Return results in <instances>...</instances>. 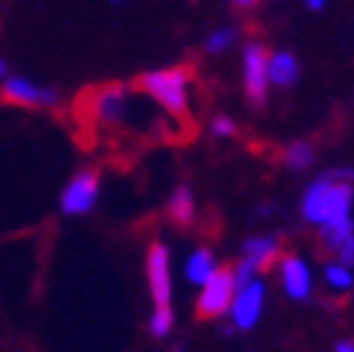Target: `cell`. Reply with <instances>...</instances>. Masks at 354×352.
I'll return each mask as SVG.
<instances>
[{"mask_svg": "<svg viewBox=\"0 0 354 352\" xmlns=\"http://www.w3.org/2000/svg\"><path fill=\"white\" fill-rule=\"evenodd\" d=\"M354 172L351 169H335L324 178H318L313 186L304 192L301 211L313 226H337L351 220V200H354Z\"/></svg>", "mask_w": 354, "mask_h": 352, "instance_id": "1", "label": "cell"}, {"mask_svg": "<svg viewBox=\"0 0 354 352\" xmlns=\"http://www.w3.org/2000/svg\"><path fill=\"white\" fill-rule=\"evenodd\" d=\"M138 85L144 94H149L171 116H186L189 110V71L186 68L149 71L138 79Z\"/></svg>", "mask_w": 354, "mask_h": 352, "instance_id": "2", "label": "cell"}, {"mask_svg": "<svg viewBox=\"0 0 354 352\" xmlns=\"http://www.w3.org/2000/svg\"><path fill=\"white\" fill-rule=\"evenodd\" d=\"M200 299H197V313L203 319H216L225 310H231V301L236 293V282H234V271L216 268L205 285H200Z\"/></svg>", "mask_w": 354, "mask_h": 352, "instance_id": "3", "label": "cell"}, {"mask_svg": "<svg viewBox=\"0 0 354 352\" xmlns=\"http://www.w3.org/2000/svg\"><path fill=\"white\" fill-rule=\"evenodd\" d=\"M276 254H279V240L276 237H250L245 243V259L239 262L236 271H234L236 288L250 282L261 268H268L270 262L276 259Z\"/></svg>", "mask_w": 354, "mask_h": 352, "instance_id": "4", "label": "cell"}, {"mask_svg": "<svg viewBox=\"0 0 354 352\" xmlns=\"http://www.w3.org/2000/svg\"><path fill=\"white\" fill-rule=\"evenodd\" d=\"M268 60H270L268 51L259 42H248L245 46V91L253 105H264V99H268V85H270Z\"/></svg>", "mask_w": 354, "mask_h": 352, "instance_id": "5", "label": "cell"}, {"mask_svg": "<svg viewBox=\"0 0 354 352\" xmlns=\"http://www.w3.org/2000/svg\"><path fill=\"white\" fill-rule=\"evenodd\" d=\"M261 301H264V285L259 279H250L236 288L234 301H231V322L239 330H250L259 322L261 313Z\"/></svg>", "mask_w": 354, "mask_h": 352, "instance_id": "6", "label": "cell"}, {"mask_svg": "<svg viewBox=\"0 0 354 352\" xmlns=\"http://www.w3.org/2000/svg\"><path fill=\"white\" fill-rule=\"evenodd\" d=\"M147 276H149V290L155 299V307H166L171 299V274H169V248L155 243L147 256Z\"/></svg>", "mask_w": 354, "mask_h": 352, "instance_id": "7", "label": "cell"}, {"mask_svg": "<svg viewBox=\"0 0 354 352\" xmlns=\"http://www.w3.org/2000/svg\"><path fill=\"white\" fill-rule=\"evenodd\" d=\"M99 195V178L93 172H79L62 192V211L65 214H84L91 211Z\"/></svg>", "mask_w": 354, "mask_h": 352, "instance_id": "8", "label": "cell"}, {"mask_svg": "<svg viewBox=\"0 0 354 352\" xmlns=\"http://www.w3.org/2000/svg\"><path fill=\"white\" fill-rule=\"evenodd\" d=\"M127 102H129L127 87H121V85L102 87V91H96L91 96V113H93V118H99L104 124H118L127 116Z\"/></svg>", "mask_w": 354, "mask_h": 352, "instance_id": "9", "label": "cell"}, {"mask_svg": "<svg viewBox=\"0 0 354 352\" xmlns=\"http://www.w3.org/2000/svg\"><path fill=\"white\" fill-rule=\"evenodd\" d=\"M3 96L20 105H54L57 102V94L51 87H42L26 76H9L3 82Z\"/></svg>", "mask_w": 354, "mask_h": 352, "instance_id": "10", "label": "cell"}, {"mask_svg": "<svg viewBox=\"0 0 354 352\" xmlns=\"http://www.w3.org/2000/svg\"><path fill=\"white\" fill-rule=\"evenodd\" d=\"M281 282L287 296L292 299H306L309 290H313V276H309L306 262L298 256H284L281 259Z\"/></svg>", "mask_w": 354, "mask_h": 352, "instance_id": "11", "label": "cell"}, {"mask_svg": "<svg viewBox=\"0 0 354 352\" xmlns=\"http://www.w3.org/2000/svg\"><path fill=\"white\" fill-rule=\"evenodd\" d=\"M214 271H216L214 254L205 251V248H197V251L186 259V279H189L192 285H205Z\"/></svg>", "mask_w": 354, "mask_h": 352, "instance_id": "12", "label": "cell"}, {"mask_svg": "<svg viewBox=\"0 0 354 352\" xmlns=\"http://www.w3.org/2000/svg\"><path fill=\"white\" fill-rule=\"evenodd\" d=\"M268 76H270V82H276V85H292L295 76H298V62H295V57L287 54V51L273 54V57L268 60Z\"/></svg>", "mask_w": 354, "mask_h": 352, "instance_id": "13", "label": "cell"}, {"mask_svg": "<svg viewBox=\"0 0 354 352\" xmlns=\"http://www.w3.org/2000/svg\"><path fill=\"white\" fill-rule=\"evenodd\" d=\"M169 211H171V217H174L180 226H189L192 220H194V197H192V192L183 189V186L174 189L171 203H169Z\"/></svg>", "mask_w": 354, "mask_h": 352, "instance_id": "14", "label": "cell"}, {"mask_svg": "<svg viewBox=\"0 0 354 352\" xmlns=\"http://www.w3.org/2000/svg\"><path fill=\"white\" fill-rule=\"evenodd\" d=\"M284 158H287V164H290L292 169H306L309 164H313L315 152H313V144H309V141H292V144L287 147Z\"/></svg>", "mask_w": 354, "mask_h": 352, "instance_id": "15", "label": "cell"}, {"mask_svg": "<svg viewBox=\"0 0 354 352\" xmlns=\"http://www.w3.org/2000/svg\"><path fill=\"white\" fill-rule=\"evenodd\" d=\"M171 327H174L171 304H166V307H155V313H152V319H149V330H152V335H155V338H166V335L171 333Z\"/></svg>", "mask_w": 354, "mask_h": 352, "instance_id": "16", "label": "cell"}, {"mask_svg": "<svg viewBox=\"0 0 354 352\" xmlns=\"http://www.w3.org/2000/svg\"><path fill=\"white\" fill-rule=\"evenodd\" d=\"M321 234H324L326 245L332 251H337L348 237H354V223H351V220H346V223H337V226H326V229H321Z\"/></svg>", "mask_w": 354, "mask_h": 352, "instance_id": "17", "label": "cell"}, {"mask_svg": "<svg viewBox=\"0 0 354 352\" xmlns=\"http://www.w3.org/2000/svg\"><path fill=\"white\" fill-rule=\"evenodd\" d=\"M324 276H326V285H329L332 290H348V288L354 285L351 271H348L346 265H340V262H335V265H326Z\"/></svg>", "mask_w": 354, "mask_h": 352, "instance_id": "18", "label": "cell"}, {"mask_svg": "<svg viewBox=\"0 0 354 352\" xmlns=\"http://www.w3.org/2000/svg\"><path fill=\"white\" fill-rule=\"evenodd\" d=\"M234 39H236V31H234V28H216V31L205 39V49H208L211 54H219V51H225Z\"/></svg>", "mask_w": 354, "mask_h": 352, "instance_id": "19", "label": "cell"}, {"mask_svg": "<svg viewBox=\"0 0 354 352\" xmlns=\"http://www.w3.org/2000/svg\"><path fill=\"white\" fill-rule=\"evenodd\" d=\"M211 133L214 136H234V121L228 116H216L211 121Z\"/></svg>", "mask_w": 354, "mask_h": 352, "instance_id": "20", "label": "cell"}, {"mask_svg": "<svg viewBox=\"0 0 354 352\" xmlns=\"http://www.w3.org/2000/svg\"><path fill=\"white\" fill-rule=\"evenodd\" d=\"M337 259H340V265H346V268H351L354 265V237H348L337 251Z\"/></svg>", "mask_w": 354, "mask_h": 352, "instance_id": "21", "label": "cell"}, {"mask_svg": "<svg viewBox=\"0 0 354 352\" xmlns=\"http://www.w3.org/2000/svg\"><path fill=\"white\" fill-rule=\"evenodd\" d=\"M335 352H354V341H337Z\"/></svg>", "mask_w": 354, "mask_h": 352, "instance_id": "22", "label": "cell"}, {"mask_svg": "<svg viewBox=\"0 0 354 352\" xmlns=\"http://www.w3.org/2000/svg\"><path fill=\"white\" fill-rule=\"evenodd\" d=\"M306 3H309V9H324V3H326V0H306Z\"/></svg>", "mask_w": 354, "mask_h": 352, "instance_id": "23", "label": "cell"}, {"mask_svg": "<svg viewBox=\"0 0 354 352\" xmlns=\"http://www.w3.org/2000/svg\"><path fill=\"white\" fill-rule=\"evenodd\" d=\"M236 6H250V3H256V0H234Z\"/></svg>", "mask_w": 354, "mask_h": 352, "instance_id": "24", "label": "cell"}, {"mask_svg": "<svg viewBox=\"0 0 354 352\" xmlns=\"http://www.w3.org/2000/svg\"><path fill=\"white\" fill-rule=\"evenodd\" d=\"M3 73H6V62H3V60H0V76H3Z\"/></svg>", "mask_w": 354, "mask_h": 352, "instance_id": "25", "label": "cell"}, {"mask_svg": "<svg viewBox=\"0 0 354 352\" xmlns=\"http://www.w3.org/2000/svg\"><path fill=\"white\" fill-rule=\"evenodd\" d=\"M171 352H183V346H174V349H171Z\"/></svg>", "mask_w": 354, "mask_h": 352, "instance_id": "26", "label": "cell"}]
</instances>
